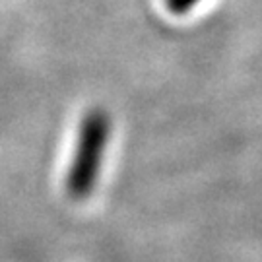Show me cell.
Instances as JSON below:
<instances>
[{"label": "cell", "mask_w": 262, "mask_h": 262, "mask_svg": "<svg viewBox=\"0 0 262 262\" xmlns=\"http://www.w3.org/2000/svg\"><path fill=\"white\" fill-rule=\"evenodd\" d=\"M109 128L111 126L107 122V117L99 111L92 113L82 122L66 177L68 192L74 198H85L95 187L103 165Z\"/></svg>", "instance_id": "cell-1"}, {"label": "cell", "mask_w": 262, "mask_h": 262, "mask_svg": "<svg viewBox=\"0 0 262 262\" xmlns=\"http://www.w3.org/2000/svg\"><path fill=\"white\" fill-rule=\"evenodd\" d=\"M200 0H165L167 8L173 12V14H187L190 10L196 6Z\"/></svg>", "instance_id": "cell-2"}]
</instances>
